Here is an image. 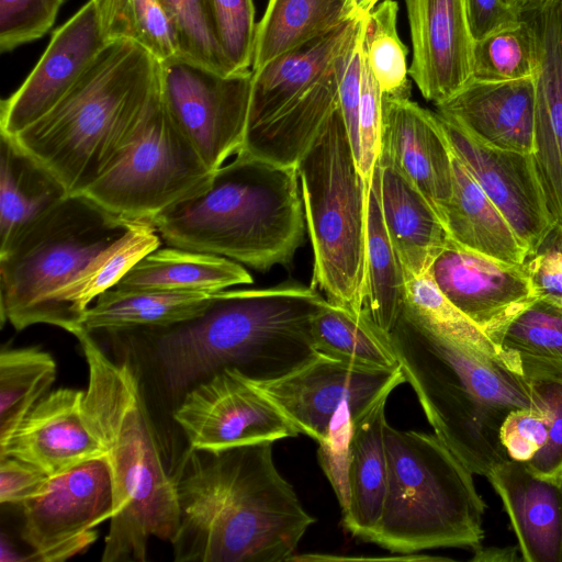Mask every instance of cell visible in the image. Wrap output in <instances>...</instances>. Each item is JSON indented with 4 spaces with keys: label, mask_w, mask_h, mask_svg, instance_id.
Segmentation results:
<instances>
[{
    "label": "cell",
    "mask_w": 562,
    "mask_h": 562,
    "mask_svg": "<svg viewBox=\"0 0 562 562\" xmlns=\"http://www.w3.org/2000/svg\"><path fill=\"white\" fill-rule=\"evenodd\" d=\"M383 93L367 63L362 47V76L359 106V150L356 161L367 190H370L374 168L382 147Z\"/></svg>",
    "instance_id": "cell-44"
},
{
    "label": "cell",
    "mask_w": 562,
    "mask_h": 562,
    "mask_svg": "<svg viewBox=\"0 0 562 562\" xmlns=\"http://www.w3.org/2000/svg\"><path fill=\"white\" fill-rule=\"evenodd\" d=\"M551 423L548 408L512 411L501 428V440L510 460L526 463L543 447Z\"/></svg>",
    "instance_id": "cell-46"
},
{
    "label": "cell",
    "mask_w": 562,
    "mask_h": 562,
    "mask_svg": "<svg viewBox=\"0 0 562 562\" xmlns=\"http://www.w3.org/2000/svg\"><path fill=\"white\" fill-rule=\"evenodd\" d=\"M441 221L449 237L467 249L514 265L524 263L529 255L527 246L454 154L452 194Z\"/></svg>",
    "instance_id": "cell-27"
},
{
    "label": "cell",
    "mask_w": 562,
    "mask_h": 562,
    "mask_svg": "<svg viewBox=\"0 0 562 562\" xmlns=\"http://www.w3.org/2000/svg\"><path fill=\"white\" fill-rule=\"evenodd\" d=\"M385 227L406 280L427 273L446 246V227L423 193L384 156L378 160Z\"/></svg>",
    "instance_id": "cell-25"
},
{
    "label": "cell",
    "mask_w": 562,
    "mask_h": 562,
    "mask_svg": "<svg viewBox=\"0 0 562 562\" xmlns=\"http://www.w3.org/2000/svg\"><path fill=\"white\" fill-rule=\"evenodd\" d=\"M558 485H559L560 491H561V494H562V472H561V475H560V479H559Z\"/></svg>",
    "instance_id": "cell-53"
},
{
    "label": "cell",
    "mask_w": 562,
    "mask_h": 562,
    "mask_svg": "<svg viewBox=\"0 0 562 562\" xmlns=\"http://www.w3.org/2000/svg\"><path fill=\"white\" fill-rule=\"evenodd\" d=\"M526 16L540 49L531 155L548 206L562 222V0Z\"/></svg>",
    "instance_id": "cell-23"
},
{
    "label": "cell",
    "mask_w": 562,
    "mask_h": 562,
    "mask_svg": "<svg viewBox=\"0 0 562 562\" xmlns=\"http://www.w3.org/2000/svg\"><path fill=\"white\" fill-rule=\"evenodd\" d=\"M21 538L31 561L64 562L98 538L95 527L113 515V493L103 459H93L52 476L41 495L21 504Z\"/></svg>",
    "instance_id": "cell-14"
},
{
    "label": "cell",
    "mask_w": 562,
    "mask_h": 562,
    "mask_svg": "<svg viewBox=\"0 0 562 562\" xmlns=\"http://www.w3.org/2000/svg\"><path fill=\"white\" fill-rule=\"evenodd\" d=\"M454 156L531 254L555 224L531 154L486 146L437 113Z\"/></svg>",
    "instance_id": "cell-16"
},
{
    "label": "cell",
    "mask_w": 562,
    "mask_h": 562,
    "mask_svg": "<svg viewBox=\"0 0 562 562\" xmlns=\"http://www.w3.org/2000/svg\"><path fill=\"white\" fill-rule=\"evenodd\" d=\"M359 19L344 22L252 71L247 128L249 151L314 89L352 36Z\"/></svg>",
    "instance_id": "cell-18"
},
{
    "label": "cell",
    "mask_w": 562,
    "mask_h": 562,
    "mask_svg": "<svg viewBox=\"0 0 562 562\" xmlns=\"http://www.w3.org/2000/svg\"><path fill=\"white\" fill-rule=\"evenodd\" d=\"M327 302L317 289L297 283L223 290L196 317L124 330L150 345L166 386L182 393L226 367L267 381L314 359L312 323Z\"/></svg>",
    "instance_id": "cell-2"
},
{
    "label": "cell",
    "mask_w": 562,
    "mask_h": 562,
    "mask_svg": "<svg viewBox=\"0 0 562 562\" xmlns=\"http://www.w3.org/2000/svg\"><path fill=\"white\" fill-rule=\"evenodd\" d=\"M0 254L69 194L45 167L0 134Z\"/></svg>",
    "instance_id": "cell-28"
},
{
    "label": "cell",
    "mask_w": 562,
    "mask_h": 562,
    "mask_svg": "<svg viewBox=\"0 0 562 562\" xmlns=\"http://www.w3.org/2000/svg\"><path fill=\"white\" fill-rule=\"evenodd\" d=\"M211 175L169 115L158 86L139 137L83 194L122 218L150 221L198 190Z\"/></svg>",
    "instance_id": "cell-10"
},
{
    "label": "cell",
    "mask_w": 562,
    "mask_h": 562,
    "mask_svg": "<svg viewBox=\"0 0 562 562\" xmlns=\"http://www.w3.org/2000/svg\"><path fill=\"white\" fill-rule=\"evenodd\" d=\"M353 19L350 0H269L256 27L251 70Z\"/></svg>",
    "instance_id": "cell-31"
},
{
    "label": "cell",
    "mask_w": 562,
    "mask_h": 562,
    "mask_svg": "<svg viewBox=\"0 0 562 562\" xmlns=\"http://www.w3.org/2000/svg\"><path fill=\"white\" fill-rule=\"evenodd\" d=\"M252 381L299 434L322 443L338 414L349 409L355 419L406 379L400 367L367 368L318 355L281 378Z\"/></svg>",
    "instance_id": "cell-13"
},
{
    "label": "cell",
    "mask_w": 562,
    "mask_h": 562,
    "mask_svg": "<svg viewBox=\"0 0 562 562\" xmlns=\"http://www.w3.org/2000/svg\"><path fill=\"white\" fill-rule=\"evenodd\" d=\"M502 501L521 561L562 562V494L525 463L508 460L486 476Z\"/></svg>",
    "instance_id": "cell-24"
},
{
    "label": "cell",
    "mask_w": 562,
    "mask_h": 562,
    "mask_svg": "<svg viewBox=\"0 0 562 562\" xmlns=\"http://www.w3.org/2000/svg\"><path fill=\"white\" fill-rule=\"evenodd\" d=\"M471 561H517L518 546L506 548H484L483 546L473 550Z\"/></svg>",
    "instance_id": "cell-50"
},
{
    "label": "cell",
    "mask_w": 562,
    "mask_h": 562,
    "mask_svg": "<svg viewBox=\"0 0 562 562\" xmlns=\"http://www.w3.org/2000/svg\"><path fill=\"white\" fill-rule=\"evenodd\" d=\"M531 385L549 409L551 423L546 443L525 465L537 477L558 484L562 472V379Z\"/></svg>",
    "instance_id": "cell-45"
},
{
    "label": "cell",
    "mask_w": 562,
    "mask_h": 562,
    "mask_svg": "<svg viewBox=\"0 0 562 562\" xmlns=\"http://www.w3.org/2000/svg\"><path fill=\"white\" fill-rule=\"evenodd\" d=\"M108 44L89 0L56 29L24 82L0 105V134L14 136L49 112Z\"/></svg>",
    "instance_id": "cell-17"
},
{
    "label": "cell",
    "mask_w": 562,
    "mask_h": 562,
    "mask_svg": "<svg viewBox=\"0 0 562 562\" xmlns=\"http://www.w3.org/2000/svg\"><path fill=\"white\" fill-rule=\"evenodd\" d=\"M389 334L434 434L473 474L486 477L510 460L501 440L507 415L518 408H547L531 382L404 312Z\"/></svg>",
    "instance_id": "cell-6"
},
{
    "label": "cell",
    "mask_w": 562,
    "mask_h": 562,
    "mask_svg": "<svg viewBox=\"0 0 562 562\" xmlns=\"http://www.w3.org/2000/svg\"><path fill=\"white\" fill-rule=\"evenodd\" d=\"M413 58L409 77L439 104L472 79L473 38L464 0H405Z\"/></svg>",
    "instance_id": "cell-19"
},
{
    "label": "cell",
    "mask_w": 562,
    "mask_h": 562,
    "mask_svg": "<svg viewBox=\"0 0 562 562\" xmlns=\"http://www.w3.org/2000/svg\"><path fill=\"white\" fill-rule=\"evenodd\" d=\"M397 11L395 1L385 0L364 18L362 47L383 95L409 99L407 49L397 35Z\"/></svg>",
    "instance_id": "cell-40"
},
{
    "label": "cell",
    "mask_w": 562,
    "mask_h": 562,
    "mask_svg": "<svg viewBox=\"0 0 562 562\" xmlns=\"http://www.w3.org/2000/svg\"><path fill=\"white\" fill-rule=\"evenodd\" d=\"M539 40L532 22L522 16L474 41L472 79L510 81L536 76L539 68Z\"/></svg>",
    "instance_id": "cell-39"
},
{
    "label": "cell",
    "mask_w": 562,
    "mask_h": 562,
    "mask_svg": "<svg viewBox=\"0 0 562 562\" xmlns=\"http://www.w3.org/2000/svg\"><path fill=\"white\" fill-rule=\"evenodd\" d=\"M313 280L326 299L364 310L368 193L340 106L297 164Z\"/></svg>",
    "instance_id": "cell-8"
},
{
    "label": "cell",
    "mask_w": 562,
    "mask_h": 562,
    "mask_svg": "<svg viewBox=\"0 0 562 562\" xmlns=\"http://www.w3.org/2000/svg\"><path fill=\"white\" fill-rule=\"evenodd\" d=\"M312 336L318 355L367 368L400 367L390 334L366 310L353 313L328 301L313 319Z\"/></svg>",
    "instance_id": "cell-35"
},
{
    "label": "cell",
    "mask_w": 562,
    "mask_h": 562,
    "mask_svg": "<svg viewBox=\"0 0 562 562\" xmlns=\"http://www.w3.org/2000/svg\"><path fill=\"white\" fill-rule=\"evenodd\" d=\"M178 57L222 75L235 72L213 30L205 0H161Z\"/></svg>",
    "instance_id": "cell-41"
},
{
    "label": "cell",
    "mask_w": 562,
    "mask_h": 562,
    "mask_svg": "<svg viewBox=\"0 0 562 562\" xmlns=\"http://www.w3.org/2000/svg\"><path fill=\"white\" fill-rule=\"evenodd\" d=\"M402 312L452 339L476 357L519 373L514 361L446 299L427 273L406 280Z\"/></svg>",
    "instance_id": "cell-37"
},
{
    "label": "cell",
    "mask_w": 562,
    "mask_h": 562,
    "mask_svg": "<svg viewBox=\"0 0 562 562\" xmlns=\"http://www.w3.org/2000/svg\"><path fill=\"white\" fill-rule=\"evenodd\" d=\"M497 346L528 381L562 379V304L536 297L507 323Z\"/></svg>",
    "instance_id": "cell-33"
},
{
    "label": "cell",
    "mask_w": 562,
    "mask_h": 562,
    "mask_svg": "<svg viewBox=\"0 0 562 562\" xmlns=\"http://www.w3.org/2000/svg\"><path fill=\"white\" fill-rule=\"evenodd\" d=\"M172 417L189 447L222 451L295 437L296 428L241 371L226 367L188 389Z\"/></svg>",
    "instance_id": "cell-12"
},
{
    "label": "cell",
    "mask_w": 562,
    "mask_h": 562,
    "mask_svg": "<svg viewBox=\"0 0 562 562\" xmlns=\"http://www.w3.org/2000/svg\"><path fill=\"white\" fill-rule=\"evenodd\" d=\"M85 391L61 387L48 392L16 428L0 459L13 457L56 476L103 452L82 415Z\"/></svg>",
    "instance_id": "cell-21"
},
{
    "label": "cell",
    "mask_w": 562,
    "mask_h": 562,
    "mask_svg": "<svg viewBox=\"0 0 562 562\" xmlns=\"http://www.w3.org/2000/svg\"><path fill=\"white\" fill-rule=\"evenodd\" d=\"M52 476L38 467L13 457L0 459V503L21 505L44 493Z\"/></svg>",
    "instance_id": "cell-48"
},
{
    "label": "cell",
    "mask_w": 562,
    "mask_h": 562,
    "mask_svg": "<svg viewBox=\"0 0 562 562\" xmlns=\"http://www.w3.org/2000/svg\"><path fill=\"white\" fill-rule=\"evenodd\" d=\"M381 155L423 193L441 220L452 194L453 153L437 113L409 99L383 95Z\"/></svg>",
    "instance_id": "cell-20"
},
{
    "label": "cell",
    "mask_w": 562,
    "mask_h": 562,
    "mask_svg": "<svg viewBox=\"0 0 562 562\" xmlns=\"http://www.w3.org/2000/svg\"><path fill=\"white\" fill-rule=\"evenodd\" d=\"M135 222L85 194L60 201L0 254L1 324L60 328L59 292Z\"/></svg>",
    "instance_id": "cell-9"
},
{
    "label": "cell",
    "mask_w": 562,
    "mask_h": 562,
    "mask_svg": "<svg viewBox=\"0 0 562 562\" xmlns=\"http://www.w3.org/2000/svg\"><path fill=\"white\" fill-rule=\"evenodd\" d=\"M212 293L178 290L104 291L86 311L82 328L89 331L165 327L199 316Z\"/></svg>",
    "instance_id": "cell-30"
},
{
    "label": "cell",
    "mask_w": 562,
    "mask_h": 562,
    "mask_svg": "<svg viewBox=\"0 0 562 562\" xmlns=\"http://www.w3.org/2000/svg\"><path fill=\"white\" fill-rule=\"evenodd\" d=\"M473 41H477L520 16L504 0H464Z\"/></svg>",
    "instance_id": "cell-49"
},
{
    "label": "cell",
    "mask_w": 562,
    "mask_h": 562,
    "mask_svg": "<svg viewBox=\"0 0 562 562\" xmlns=\"http://www.w3.org/2000/svg\"><path fill=\"white\" fill-rule=\"evenodd\" d=\"M524 266L536 295L562 304V222H555Z\"/></svg>",
    "instance_id": "cell-47"
},
{
    "label": "cell",
    "mask_w": 562,
    "mask_h": 562,
    "mask_svg": "<svg viewBox=\"0 0 562 562\" xmlns=\"http://www.w3.org/2000/svg\"><path fill=\"white\" fill-rule=\"evenodd\" d=\"M74 336L88 366L82 398L86 425L109 470L113 515L102 562H145L151 538L171 541L179 506L139 378L128 362L108 357L85 328Z\"/></svg>",
    "instance_id": "cell-3"
},
{
    "label": "cell",
    "mask_w": 562,
    "mask_h": 562,
    "mask_svg": "<svg viewBox=\"0 0 562 562\" xmlns=\"http://www.w3.org/2000/svg\"><path fill=\"white\" fill-rule=\"evenodd\" d=\"M158 86L155 57L131 41L109 42L49 112L11 138L69 195L83 194L139 137Z\"/></svg>",
    "instance_id": "cell-4"
},
{
    "label": "cell",
    "mask_w": 562,
    "mask_h": 562,
    "mask_svg": "<svg viewBox=\"0 0 562 562\" xmlns=\"http://www.w3.org/2000/svg\"><path fill=\"white\" fill-rule=\"evenodd\" d=\"M105 41H131L159 63L178 57L161 0H92Z\"/></svg>",
    "instance_id": "cell-38"
},
{
    "label": "cell",
    "mask_w": 562,
    "mask_h": 562,
    "mask_svg": "<svg viewBox=\"0 0 562 562\" xmlns=\"http://www.w3.org/2000/svg\"><path fill=\"white\" fill-rule=\"evenodd\" d=\"M520 16L538 12L558 0H504Z\"/></svg>",
    "instance_id": "cell-51"
},
{
    "label": "cell",
    "mask_w": 562,
    "mask_h": 562,
    "mask_svg": "<svg viewBox=\"0 0 562 562\" xmlns=\"http://www.w3.org/2000/svg\"><path fill=\"white\" fill-rule=\"evenodd\" d=\"M50 353L37 348H8L0 352V451L56 378Z\"/></svg>",
    "instance_id": "cell-36"
},
{
    "label": "cell",
    "mask_w": 562,
    "mask_h": 562,
    "mask_svg": "<svg viewBox=\"0 0 562 562\" xmlns=\"http://www.w3.org/2000/svg\"><path fill=\"white\" fill-rule=\"evenodd\" d=\"M436 106L439 115L486 146L532 154L535 77L495 82L471 79Z\"/></svg>",
    "instance_id": "cell-22"
},
{
    "label": "cell",
    "mask_w": 562,
    "mask_h": 562,
    "mask_svg": "<svg viewBox=\"0 0 562 562\" xmlns=\"http://www.w3.org/2000/svg\"><path fill=\"white\" fill-rule=\"evenodd\" d=\"M427 274L446 299L496 345L507 323L538 297L524 263L475 252L450 237Z\"/></svg>",
    "instance_id": "cell-15"
},
{
    "label": "cell",
    "mask_w": 562,
    "mask_h": 562,
    "mask_svg": "<svg viewBox=\"0 0 562 562\" xmlns=\"http://www.w3.org/2000/svg\"><path fill=\"white\" fill-rule=\"evenodd\" d=\"M149 221H136L64 288L57 302L61 327L70 334L82 328L86 311L101 293L113 288L143 257L159 248L160 238Z\"/></svg>",
    "instance_id": "cell-32"
},
{
    "label": "cell",
    "mask_w": 562,
    "mask_h": 562,
    "mask_svg": "<svg viewBox=\"0 0 562 562\" xmlns=\"http://www.w3.org/2000/svg\"><path fill=\"white\" fill-rule=\"evenodd\" d=\"M254 72L222 75L176 57L159 63V89L172 121L213 172L243 147Z\"/></svg>",
    "instance_id": "cell-11"
},
{
    "label": "cell",
    "mask_w": 562,
    "mask_h": 562,
    "mask_svg": "<svg viewBox=\"0 0 562 562\" xmlns=\"http://www.w3.org/2000/svg\"><path fill=\"white\" fill-rule=\"evenodd\" d=\"M385 394L352 419L349 440L348 501L342 525L355 537L369 542L380 518L387 484L384 443Z\"/></svg>",
    "instance_id": "cell-26"
},
{
    "label": "cell",
    "mask_w": 562,
    "mask_h": 562,
    "mask_svg": "<svg viewBox=\"0 0 562 562\" xmlns=\"http://www.w3.org/2000/svg\"><path fill=\"white\" fill-rule=\"evenodd\" d=\"M272 443L189 447L172 474L176 562H280L294 554L315 518L276 467Z\"/></svg>",
    "instance_id": "cell-1"
},
{
    "label": "cell",
    "mask_w": 562,
    "mask_h": 562,
    "mask_svg": "<svg viewBox=\"0 0 562 562\" xmlns=\"http://www.w3.org/2000/svg\"><path fill=\"white\" fill-rule=\"evenodd\" d=\"M149 222L171 247L221 256L257 271L291 263L307 232L297 167L241 150Z\"/></svg>",
    "instance_id": "cell-5"
},
{
    "label": "cell",
    "mask_w": 562,
    "mask_h": 562,
    "mask_svg": "<svg viewBox=\"0 0 562 562\" xmlns=\"http://www.w3.org/2000/svg\"><path fill=\"white\" fill-rule=\"evenodd\" d=\"M379 0H350L352 14L356 19L367 16L378 3Z\"/></svg>",
    "instance_id": "cell-52"
},
{
    "label": "cell",
    "mask_w": 562,
    "mask_h": 562,
    "mask_svg": "<svg viewBox=\"0 0 562 562\" xmlns=\"http://www.w3.org/2000/svg\"><path fill=\"white\" fill-rule=\"evenodd\" d=\"M216 40L235 71L251 69L256 27L252 0H205Z\"/></svg>",
    "instance_id": "cell-42"
},
{
    "label": "cell",
    "mask_w": 562,
    "mask_h": 562,
    "mask_svg": "<svg viewBox=\"0 0 562 562\" xmlns=\"http://www.w3.org/2000/svg\"><path fill=\"white\" fill-rule=\"evenodd\" d=\"M387 484L369 542L400 554L484 539L486 504L471 470L435 435L384 427Z\"/></svg>",
    "instance_id": "cell-7"
},
{
    "label": "cell",
    "mask_w": 562,
    "mask_h": 562,
    "mask_svg": "<svg viewBox=\"0 0 562 562\" xmlns=\"http://www.w3.org/2000/svg\"><path fill=\"white\" fill-rule=\"evenodd\" d=\"M65 0H0V52L42 37Z\"/></svg>",
    "instance_id": "cell-43"
},
{
    "label": "cell",
    "mask_w": 562,
    "mask_h": 562,
    "mask_svg": "<svg viewBox=\"0 0 562 562\" xmlns=\"http://www.w3.org/2000/svg\"><path fill=\"white\" fill-rule=\"evenodd\" d=\"M405 293V273L382 215L376 164L367 204L364 310L380 328L390 333L401 316Z\"/></svg>",
    "instance_id": "cell-34"
},
{
    "label": "cell",
    "mask_w": 562,
    "mask_h": 562,
    "mask_svg": "<svg viewBox=\"0 0 562 562\" xmlns=\"http://www.w3.org/2000/svg\"><path fill=\"white\" fill-rule=\"evenodd\" d=\"M252 281L250 273L236 261L170 246L147 254L114 286L214 293Z\"/></svg>",
    "instance_id": "cell-29"
}]
</instances>
